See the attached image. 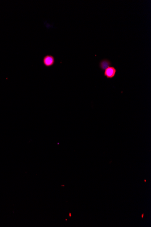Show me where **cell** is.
<instances>
[{
  "mask_svg": "<svg viewBox=\"0 0 151 227\" xmlns=\"http://www.w3.org/2000/svg\"><path fill=\"white\" fill-rule=\"evenodd\" d=\"M116 72V69L115 68L110 66L105 69L104 76L107 77V79H113L115 75Z\"/></svg>",
  "mask_w": 151,
  "mask_h": 227,
  "instance_id": "cell-1",
  "label": "cell"
},
{
  "mask_svg": "<svg viewBox=\"0 0 151 227\" xmlns=\"http://www.w3.org/2000/svg\"><path fill=\"white\" fill-rule=\"evenodd\" d=\"M43 62L45 66L47 67H50L54 64L55 62V59L52 56L46 55L44 58Z\"/></svg>",
  "mask_w": 151,
  "mask_h": 227,
  "instance_id": "cell-2",
  "label": "cell"
},
{
  "mask_svg": "<svg viewBox=\"0 0 151 227\" xmlns=\"http://www.w3.org/2000/svg\"><path fill=\"white\" fill-rule=\"evenodd\" d=\"M111 65V62L108 59H103L100 63V67L102 70H105L107 68L110 67Z\"/></svg>",
  "mask_w": 151,
  "mask_h": 227,
  "instance_id": "cell-3",
  "label": "cell"
},
{
  "mask_svg": "<svg viewBox=\"0 0 151 227\" xmlns=\"http://www.w3.org/2000/svg\"><path fill=\"white\" fill-rule=\"evenodd\" d=\"M144 214H143V215H142V218H144Z\"/></svg>",
  "mask_w": 151,
  "mask_h": 227,
  "instance_id": "cell-4",
  "label": "cell"
},
{
  "mask_svg": "<svg viewBox=\"0 0 151 227\" xmlns=\"http://www.w3.org/2000/svg\"><path fill=\"white\" fill-rule=\"evenodd\" d=\"M145 182H146V180H145Z\"/></svg>",
  "mask_w": 151,
  "mask_h": 227,
  "instance_id": "cell-5",
  "label": "cell"
}]
</instances>
